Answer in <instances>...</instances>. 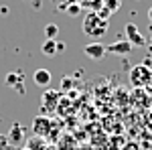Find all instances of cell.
I'll return each mask as SVG.
<instances>
[{
    "instance_id": "cell-5",
    "label": "cell",
    "mask_w": 152,
    "mask_h": 150,
    "mask_svg": "<svg viewBox=\"0 0 152 150\" xmlns=\"http://www.w3.org/2000/svg\"><path fill=\"white\" fill-rule=\"evenodd\" d=\"M124 33H126L128 41H130L134 47H144V45H146V39L140 35L138 26H136L134 23H128V24H126V26H124Z\"/></svg>"
},
{
    "instance_id": "cell-4",
    "label": "cell",
    "mask_w": 152,
    "mask_h": 150,
    "mask_svg": "<svg viewBox=\"0 0 152 150\" xmlns=\"http://www.w3.org/2000/svg\"><path fill=\"white\" fill-rule=\"evenodd\" d=\"M132 49H134V45L130 43L128 39H120V41H114L112 45L105 47V53H114V55H130Z\"/></svg>"
},
{
    "instance_id": "cell-18",
    "label": "cell",
    "mask_w": 152,
    "mask_h": 150,
    "mask_svg": "<svg viewBox=\"0 0 152 150\" xmlns=\"http://www.w3.org/2000/svg\"><path fill=\"white\" fill-rule=\"evenodd\" d=\"M67 47H65V43H57V53H63Z\"/></svg>"
},
{
    "instance_id": "cell-19",
    "label": "cell",
    "mask_w": 152,
    "mask_h": 150,
    "mask_svg": "<svg viewBox=\"0 0 152 150\" xmlns=\"http://www.w3.org/2000/svg\"><path fill=\"white\" fill-rule=\"evenodd\" d=\"M0 14H8V8L6 6H0Z\"/></svg>"
},
{
    "instance_id": "cell-20",
    "label": "cell",
    "mask_w": 152,
    "mask_h": 150,
    "mask_svg": "<svg viewBox=\"0 0 152 150\" xmlns=\"http://www.w3.org/2000/svg\"><path fill=\"white\" fill-rule=\"evenodd\" d=\"M146 89H148V91H150V95H152V81L148 83V85H146Z\"/></svg>"
},
{
    "instance_id": "cell-12",
    "label": "cell",
    "mask_w": 152,
    "mask_h": 150,
    "mask_svg": "<svg viewBox=\"0 0 152 150\" xmlns=\"http://www.w3.org/2000/svg\"><path fill=\"white\" fill-rule=\"evenodd\" d=\"M47 142H45V138L43 136H33V138L26 140V148L31 150H47Z\"/></svg>"
},
{
    "instance_id": "cell-15",
    "label": "cell",
    "mask_w": 152,
    "mask_h": 150,
    "mask_svg": "<svg viewBox=\"0 0 152 150\" xmlns=\"http://www.w3.org/2000/svg\"><path fill=\"white\" fill-rule=\"evenodd\" d=\"M63 8L69 12V16H77V14L81 12V4H79V2H65Z\"/></svg>"
},
{
    "instance_id": "cell-13",
    "label": "cell",
    "mask_w": 152,
    "mask_h": 150,
    "mask_svg": "<svg viewBox=\"0 0 152 150\" xmlns=\"http://www.w3.org/2000/svg\"><path fill=\"white\" fill-rule=\"evenodd\" d=\"M41 51H43V55H47V57H53V55H57V41L55 39H47L43 47H41Z\"/></svg>"
},
{
    "instance_id": "cell-8",
    "label": "cell",
    "mask_w": 152,
    "mask_h": 150,
    "mask_svg": "<svg viewBox=\"0 0 152 150\" xmlns=\"http://www.w3.org/2000/svg\"><path fill=\"white\" fill-rule=\"evenodd\" d=\"M49 128H51V122H49V118H43V116H39L35 122H33L35 136H45V134L49 132Z\"/></svg>"
},
{
    "instance_id": "cell-2",
    "label": "cell",
    "mask_w": 152,
    "mask_h": 150,
    "mask_svg": "<svg viewBox=\"0 0 152 150\" xmlns=\"http://www.w3.org/2000/svg\"><path fill=\"white\" fill-rule=\"evenodd\" d=\"M130 85L134 87H146L152 81V67L146 63H138L130 69Z\"/></svg>"
},
{
    "instance_id": "cell-24",
    "label": "cell",
    "mask_w": 152,
    "mask_h": 150,
    "mask_svg": "<svg viewBox=\"0 0 152 150\" xmlns=\"http://www.w3.org/2000/svg\"><path fill=\"white\" fill-rule=\"evenodd\" d=\"M20 150H31V148H26V146H23V148H20Z\"/></svg>"
},
{
    "instance_id": "cell-7",
    "label": "cell",
    "mask_w": 152,
    "mask_h": 150,
    "mask_svg": "<svg viewBox=\"0 0 152 150\" xmlns=\"http://www.w3.org/2000/svg\"><path fill=\"white\" fill-rule=\"evenodd\" d=\"M83 53L87 55L89 59H102L105 55V45H102V43H89V45L83 49Z\"/></svg>"
},
{
    "instance_id": "cell-3",
    "label": "cell",
    "mask_w": 152,
    "mask_h": 150,
    "mask_svg": "<svg viewBox=\"0 0 152 150\" xmlns=\"http://www.w3.org/2000/svg\"><path fill=\"white\" fill-rule=\"evenodd\" d=\"M6 140H8V146H23L24 142H26V128L23 124H12V128L8 130V134H6Z\"/></svg>"
},
{
    "instance_id": "cell-9",
    "label": "cell",
    "mask_w": 152,
    "mask_h": 150,
    "mask_svg": "<svg viewBox=\"0 0 152 150\" xmlns=\"http://www.w3.org/2000/svg\"><path fill=\"white\" fill-rule=\"evenodd\" d=\"M33 81H35L37 85H41V87H47L49 83H51V71L49 69H37L35 75H33Z\"/></svg>"
},
{
    "instance_id": "cell-11",
    "label": "cell",
    "mask_w": 152,
    "mask_h": 150,
    "mask_svg": "<svg viewBox=\"0 0 152 150\" xmlns=\"http://www.w3.org/2000/svg\"><path fill=\"white\" fill-rule=\"evenodd\" d=\"M57 150H77V142L73 140L71 134H63L57 144Z\"/></svg>"
},
{
    "instance_id": "cell-22",
    "label": "cell",
    "mask_w": 152,
    "mask_h": 150,
    "mask_svg": "<svg viewBox=\"0 0 152 150\" xmlns=\"http://www.w3.org/2000/svg\"><path fill=\"white\" fill-rule=\"evenodd\" d=\"M146 43H148V47H150V49H152V37H150V39H148V41H146Z\"/></svg>"
},
{
    "instance_id": "cell-25",
    "label": "cell",
    "mask_w": 152,
    "mask_h": 150,
    "mask_svg": "<svg viewBox=\"0 0 152 150\" xmlns=\"http://www.w3.org/2000/svg\"><path fill=\"white\" fill-rule=\"evenodd\" d=\"M136 2H140V0H136Z\"/></svg>"
},
{
    "instance_id": "cell-14",
    "label": "cell",
    "mask_w": 152,
    "mask_h": 150,
    "mask_svg": "<svg viewBox=\"0 0 152 150\" xmlns=\"http://www.w3.org/2000/svg\"><path fill=\"white\" fill-rule=\"evenodd\" d=\"M102 6H104L105 10H110L112 14L116 10H120V6H122V0H102Z\"/></svg>"
},
{
    "instance_id": "cell-6",
    "label": "cell",
    "mask_w": 152,
    "mask_h": 150,
    "mask_svg": "<svg viewBox=\"0 0 152 150\" xmlns=\"http://www.w3.org/2000/svg\"><path fill=\"white\" fill-rule=\"evenodd\" d=\"M23 79H24V73L23 71H10V73H6V77H4V83L8 85V87H18V91L24 93V85H23Z\"/></svg>"
},
{
    "instance_id": "cell-1",
    "label": "cell",
    "mask_w": 152,
    "mask_h": 150,
    "mask_svg": "<svg viewBox=\"0 0 152 150\" xmlns=\"http://www.w3.org/2000/svg\"><path fill=\"white\" fill-rule=\"evenodd\" d=\"M107 33V20L102 18L97 12L89 10L87 16L83 18V35L94 37V39H102Z\"/></svg>"
},
{
    "instance_id": "cell-21",
    "label": "cell",
    "mask_w": 152,
    "mask_h": 150,
    "mask_svg": "<svg viewBox=\"0 0 152 150\" xmlns=\"http://www.w3.org/2000/svg\"><path fill=\"white\" fill-rule=\"evenodd\" d=\"M148 18H150V23H152V6H150V10H148Z\"/></svg>"
},
{
    "instance_id": "cell-23",
    "label": "cell",
    "mask_w": 152,
    "mask_h": 150,
    "mask_svg": "<svg viewBox=\"0 0 152 150\" xmlns=\"http://www.w3.org/2000/svg\"><path fill=\"white\" fill-rule=\"evenodd\" d=\"M67 2H81V0H67Z\"/></svg>"
},
{
    "instance_id": "cell-10",
    "label": "cell",
    "mask_w": 152,
    "mask_h": 150,
    "mask_svg": "<svg viewBox=\"0 0 152 150\" xmlns=\"http://www.w3.org/2000/svg\"><path fill=\"white\" fill-rule=\"evenodd\" d=\"M57 102H59V91H51V89H49V91L43 93V105H45V108L49 105V112L55 110Z\"/></svg>"
},
{
    "instance_id": "cell-16",
    "label": "cell",
    "mask_w": 152,
    "mask_h": 150,
    "mask_svg": "<svg viewBox=\"0 0 152 150\" xmlns=\"http://www.w3.org/2000/svg\"><path fill=\"white\" fill-rule=\"evenodd\" d=\"M57 35H59V26L55 23H49L47 26H45V37H47V39H55Z\"/></svg>"
},
{
    "instance_id": "cell-17",
    "label": "cell",
    "mask_w": 152,
    "mask_h": 150,
    "mask_svg": "<svg viewBox=\"0 0 152 150\" xmlns=\"http://www.w3.org/2000/svg\"><path fill=\"white\" fill-rule=\"evenodd\" d=\"M73 85H75V83H73V77H63V79H61V87H63L65 91H69Z\"/></svg>"
}]
</instances>
